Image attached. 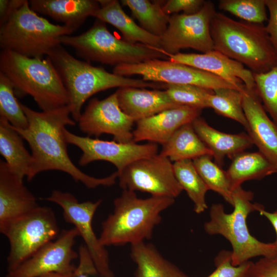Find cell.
<instances>
[{
  "label": "cell",
  "mask_w": 277,
  "mask_h": 277,
  "mask_svg": "<svg viewBox=\"0 0 277 277\" xmlns=\"http://www.w3.org/2000/svg\"><path fill=\"white\" fill-rule=\"evenodd\" d=\"M21 105L28 126L25 129L12 127L27 142L31 151V163L27 177L28 181L42 172L57 170L68 174L75 182L82 183L89 189L101 186L110 187L115 183L117 171L97 178L83 172L71 160L64 130L67 125H75V121L71 118L69 105L48 112H38L22 103Z\"/></svg>",
  "instance_id": "1"
},
{
  "label": "cell",
  "mask_w": 277,
  "mask_h": 277,
  "mask_svg": "<svg viewBox=\"0 0 277 277\" xmlns=\"http://www.w3.org/2000/svg\"><path fill=\"white\" fill-rule=\"evenodd\" d=\"M174 201L156 196L140 199L135 191L123 190L114 200L113 212L102 223L100 242L105 247L131 246L151 239L154 227L161 222V213Z\"/></svg>",
  "instance_id": "2"
},
{
  "label": "cell",
  "mask_w": 277,
  "mask_h": 277,
  "mask_svg": "<svg viewBox=\"0 0 277 277\" xmlns=\"http://www.w3.org/2000/svg\"><path fill=\"white\" fill-rule=\"evenodd\" d=\"M214 50L246 66L253 73H265L277 63L263 24L237 21L216 12L210 23Z\"/></svg>",
  "instance_id": "3"
},
{
  "label": "cell",
  "mask_w": 277,
  "mask_h": 277,
  "mask_svg": "<svg viewBox=\"0 0 277 277\" xmlns=\"http://www.w3.org/2000/svg\"><path fill=\"white\" fill-rule=\"evenodd\" d=\"M62 79L69 98L72 118L78 122L85 102L93 94L114 87H165L163 83L130 78L110 73L102 67L76 59L60 45L47 55Z\"/></svg>",
  "instance_id": "4"
},
{
  "label": "cell",
  "mask_w": 277,
  "mask_h": 277,
  "mask_svg": "<svg viewBox=\"0 0 277 277\" xmlns=\"http://www.w3.org/2000/svg\"><path fill=\"white\" fill-rule=\"evenodd\" d=\"M0 72L11 81L16 95H31L42 111H52L69 104L62 79L47 56L45 59L28 57L2 50Z\"/></svg>",
  "instance_id": "5"
},
{
  "label": "cell",
  "mask_w": 277,
  "mask_h": 277,
  "mask_svg": "<svg viewBox=\"0 0 277 277\" xmlns=\"http://www.w3.org/2000/svg\"><path fill=\"white\" fill-rule=\"evenodd\" d=\"M253 193L242 187L232 191L233 210L227 213L221 204H214L210 209V220L204 225L205 232L210 235L220 234L226 238L232 246L231 261L239 265L256 256L270 257L277 255L274 242L264 243L250 233L247 224L248 215L259 211L263 205L253 203Z\"/></svg>",
  "instance_id": "6"
},
{
  "label": "cell",
  "mask_w": 277,
  "mask_h": 277,
  "mask_svg": "<svg viewBox=\"0 0 277 277\" xmlns=\"http://www.w3.org/2000/svg\"><path fill=\"white\" fill-rule=\"evenodd\" d=\"M73 30L65 25H55L39 16L25 3L9 19L0 26V46L32 58L47 56L61 45L60 38L71 34Z\"/></svg>",
  "instance_id": "7"
},
{
  "label": "cell",
  "mask_w": 277,
  "mask_h": 277,
  "mask_svg": "<svg viewBox=\"0 0 277 277\" xmlns=\"http://www.w3.org/2000/svg\"><path fill=\"white\" fill-rule=\"evenodd\" d=\"M60 43L71 47L79 57L111 65L135 64L153 59L168 60L153 47L141 43L131 44L121 39L97 19L88 30L75 36L64 35Z\"/></svg>",
  "instance_id": "8"
},
{
  "label": "cell",
  "mask_w": 277,
  "mask_h": 277,
  "mask_svg": "<svg viewBox=\"0 0 277 277\" xmlns=\"http://www.w3.org/2000/svg\"><path fill=\"white\" fill-rule=\"evenodd\" d=\"M0 232L8 239L9 243L7 272L17 268L60 234L53 210L40 206L0 227Z\"/></svg>",
  "instance_id": "9"
},
{
  "label": "cell",
  "mask_w": 277,
  "mask_h": 277,
  "mask_svg": "<svg viewBox=\"0 0 277 277\" xmlns=\"http://www.w3.org/2000/svg\"><path fill=\"white\" fill-rule=\"evenodd\" d=\"M113 73L125 77L137 74L145 81L166 84L191 85L213 91L220 88L239 91L214 74L168 60L157 58L138 64L118 65L114 66Z\"/></svg>",
  "instance_id": "10"
},
{
  "label": "cell",
  "mask_w": 277,
  "mask_h": 277,
  "mask_svg": "<svg viewBox=\"0 0 277 277\" xmlns=\"http://www.w3.org/2000/svg\"><path fill=\"white\" fill-rule=\"evenodd\" d=\"M118 175L123 190L174 199L183 191L175 176L173 163L160 154L133 162Z\"/></svg>",
  "instance_id": "11"
},
{
  "label": "cell",
  "mask_w": 277,
  "mask_h": 277,
  "mask_svg": "<svg viewBox=\"0 0 277 277\" xmlns=\"http://www.w3.org/2000/svg\"><path fill=\"white\" fill-rule=\"evenodd\" d=\"M213 2L205 1L193 14H173L167 30L161 37L162 51L171 54L181 49L192 48L203 53L214 50L210 23L216 13Z\"/></svg>",
  "instance_id": "12"
},
{
  "label": "cell",
  "mask_w": 277,
  "mask_h": 277,
  "mask_svg": "<svg viewBox=\"0 0 277 277\" xmlns=\"http://www.w3.org/2000/svg\"><path fill=\"white\" fill-rule=\"evenodd\" d=\"M48 201L60 206L65 221L74 225L84 242L99 274L100 277H114L109 264L108 251L97 238L92 228L94 214L102 200L80 203L68 192L54 190L46 197Z\"/></svg>",
  "instance_id": "13"
},
{
  "label": "cell",
  "mask_w": 277,
  "mask_h": 277,
  "mask_svg": "<svg viewBox=\"0 0 277 277\" xmlns=\"http://www.w3.org/2000/svg\"><path fill=\"white\" fill-rule=\"evenodd\" d=\"M64 135L67 144L79 148L82 154L78 161L81 166H86L95 161H105L115 166L118 173L137 160L157 154L156 144H138L133 141L121 143L105 141L89 136L75 135L66 128Z\"/></svg>",
  "instance_id": "14"
},
{
  "label": "cell",
  "mask_w": 277,
  "mask_h": 277,
  "mask_svg": "<svg viewBox=\"0 0 277 277\" xmlns=\"http://www.w3.org/2000/svg\"><path fill=\"white\" fill-rule=\"evenodd\" d=\"M79 236L73 227L63 230L58 237L39 249L15 269L8 271L5 277H37L50 273H72L76 266L72 263L78 258L73 249Z\"/></svg>",
  "instance_id": "15"
},
{
  "label": "cell",
  "mask_w": 277,
  "mask_h": 277,
  "mask_svg": "<svg viewBox=\"0 0 277 277\" xmlns=\"http://www.w3.org/2000/svg\"><path fill=\"white\" fill-rule=\"evenodd\" d=\"M134 122L121 109L115 92L103 100L91 99L78 121L80 130L88 136L108 134L121 143L133 141Z\"/></svg>",
  "instance_id": "16"
},
{
  "label": "cell",
  "mask_w": 277,
  "mask_h": 277,
  "mask_svg": "<svg viewBox=\"0 0 277 277\" xmlns=\"http://www.w3.org/2000/svg\"><path fill=\"white\" fill-rule=\"evenodd\" d=\"M154 48L167 56L168 60L214 74L235 87L240 92L245 86L249 90L255 89L253 73L219 51L212 50L201 54L179 52L171 54Z\"/></svg>",
  "instance_id": "17"
},
{
  "label": "cell",
  "mask_w": 277,
  "mask_h": 277,
  "mask_svg": "<svg viewBox=\"0 0 277 277\" xmlns=\"http://www.w3.org/2000/svg\"><path fill=\"white\" fill-rule=\"evenodd\" d=\"M240 92L248 134L259 151L277 167V126L267 115L255 89L245 86Z\"/></svg>",
  "instance_id": "18"
},
{
  "label": "cell",
  "mask_w": 277,
  "mask_h": 277,
  "mask_svg": "<svg viewBox=\"0 0 277 277\" xmlns=\"http://www.w3.org/2000/svg\"><path fill=\"white\" fill-rule=\"evenodd\" d=\"M202 109L185 105L171 108L136 122L133 141L166 144L182 126L200 116Z\"/></svg>",
  "instance_id": "19"
},
{
  "label": "cell",
  "mask_w": 277,
  "mask_h": 277,
  "mask_svg": "<svg viewBox=\"0 0 277 277\" xmlns=\"http://www.w3.org/2000/svg\"><path fill=\"white\" fill-rule=\"evenodd\" d=\"M23 180L0 160V227L39 206Z\"/></svg>",
  "instance_id": "20"
},
{
  "label": "cell",
  "mask_w": 277,
  "mask_h": 277,
  "mask_svg": "<svg viewBox=\"0 0 277 277\" xmlns=\"http://www.w3.org/2000/svg\"><path fill=\"white\" fill-rule=\"evenodd\" d=\"M115 92L122 110L135 122L181 106L170 98L166 90L123 87Z\"/></svg>",
  "instance_id": "21"
},
{
  "label": "cell",
  "mask_w": 277,
  "mask_h": 277,
  "mask_svg": "<svg viewBox=\"0 0 277 277\" xmlns=\"http://www.w3.org/2000/svg\"><path fill=\"white\" fill-rule=\"evenodd\" d=\"M191 124L196 133L211 151L214 162L220 166L225 157L232 159L254 145L248 134H231L219 131L200 116Z\"/></svg>",
  "instance_id": "22"
},
{
  "label": "cell",
  "mask_w": 277,
  "mask_h": 277,
  "mask_svg": "<svg viewBox=\"0 0 277 277\" xmlns=\"http://www.w3.org/2000/svg\"><path fill=\"white\" fill-rule=\"evenodd\" d=\"M30 8L37 13L47 15L63 23L73 31L100 7L94 0H31Z\"/></svg>",
  "instance_id": "23"
},
{
  "label": "cell",
  "mask_w": 277,
  "mask_h": 277,
  "mask_svg": "<svg viewBox=\"0 0 277 277\" xmlns=\"http://www.w3.org/2000/svg\"><path fill=\"white\" fill-rule=\"evenodd\" d=\"M100 7L92 15L117 28L123 39L131 44L141 43L161 48V37L154 35L138 26L123 10L116 0L98 1Z\"/></svg>",
  "instance_id": "24"
},
{
  "label": "cell",
  "mask_w": 277,
  "mask_h": 277,
  "mask_svg": "<svg viewBox=\"0 0 277 277\" xmlns=\"http://www.w3.org/2000/svg\"><path fill=\"white\" fill-rule=\"evenodd\" d=\"M226 172L233 190L245 181L261 180L277 173V167L260 151H244L232 159Z\"/></svg>",
  "instance_id": "25"
},
{
  "label": "cell",
  "mask_w": 277,
  "mask_h": 277,
  "mask_svg": "<svg viewBox=\"0 0 277 277\" xmlns=\"http://www.w3.org/2000/svg\"><path fill=\"white\" fill-rule=\"evenodd\" d=\"M131 258L136 265L135 277H188L145 242L131 245Z\"/></svg>",
  "instance_id": "26"
},
{
  "label": "cell",
  "mask_w": 277,
  "mask_h": 277,
  "mask_svg": "<svg viewBox=\"0 0 277 277\" xmlns=\"http://www.w3.org/2000/svg\"><path fill=\"white\" fill-rule=\"evenodd\" d=\"M22 136L8 121L0 117V153L10 169L19 177H27L32 156Z\"/></svg>",
  "instance_id": "27"
},
{
  "label": "cell",
  "mask_w": 277,
  "mask_h": 277,
  "mask_svg": "<svg viewBox=\"0 0 277 277\" xmlns=\"http://www.w3.org/2000/svg\"><path fill=\"white\" fill-rule=\"evenodd\" d=\"M159 154L174 162L193 160L204 155H210L212 157L211 151L196 133L191 123L186 124L177 129L163 145Z\"/></svg>",
  "instance_id": "28"
},
{
  "label": "cell",
  "mask_w": 277,
  "mask_h": 277,
  "mask_svg": "<svg viewBox=\"0 0 277 277\" xmlns=\"http://www.w3.org/2000/svg\"><path fill=\"white\" fill-rule=\"evenodd\" d=\"M175 176L194 204L197 214L207 209L206 194L208 188L196 170L192 160H186L173 163Z\"/></svg>",
  "instance_id": "29"
},
{
  "label": "cell",
  "mask_w": 277,
  "mask_h": 277,
  "mask_svg": "<svg viewBox=\"0 0 277 277\" xmlns=\"http://www.w3.org/2000/svg\"><path fill=\"white\" fill-rule=\"evenodd\" d=\"M121 3L130 9L141 27L148 32L159 37L165 32L170 16L164 12L160 1L123 0Z\"/></svg>",
  "instance_id": "30"
},
{
  "label": "cell",
  "mask_w": 277,
  "mask_h": 277,
  "mask_svg": "<svg viewBox=\"0 0 277 277\" xmlns=\"http://www.w3.org/2000/svg\"><path fill=\"white\" fill-rule=\"evenodd\" d=\"M210 155H204L192 160L194 166L208 188L219 194L232 205V189L226 171L212 160Z\"/></svg>",
  "instance_id": "31"
},
{
  "label": "cell",
  "mask_w": 277,
  "mask_h": 277,
  "mask_svg": "<svg viewBox=\"0 0 277 277\" xmlns=\"http://www.w3.org/2000/svg\"><path fill=\"white\" fill-rule=\"evenodd\" d=\"M208 106L216 113L239 123L247 130L248 123L240 91L230 88L214 90L208 96Z\"/></svg>",
  "instance_id": "32"
},
{
  "label": "cell",
  "mask_w": 277,
  "mask_h": 277,
  "mask_svg": "<svg viewBox=\"0 0 277 277\" xmlns=\"http://www.w3.org/2000/svg\"><path fill=\"white\" fill-rule=\"evenodd\" d=\"M0 117L7 120L12 127L25 129L27 118L17 101L14 87L9 79L0 72Z\"/></svg>",
  "instance_id": "33"
},
{
  "label": "cell",
  "mask_w": 277,
  "mask_h": 277,
  "mask_svg": "<svg viewBox=\"0 0 277 277\" xmlns=\"http://www.w3.org/2000/svg\"><path fill=\"white\" fill-rule=\"evenodd\" d=\"M253 75L256 93L277 126V63L269 71Z\"/></svg>",
  "instance_id": "34"
},
{
  "label": "cell",
  "mask_w": 277,
  "mask_h": 277,
  "mask_svg": "<svg viewBox=\"0 0 277 277\" xmlns=\"http://www.w3.org/2000/svg\"><path fill=\"white\" fill-rule=\"evenodd\" d=\"M218 6L245 22L263 24L268 19L265 0H221Z\"/></svg>",
  "instance_id": "35"
},
{
  "label": "cell",
  "mask_w": 277,
  "mask_h": 277,
  "mask_svg": "<svg viewBox=\"0 0 277 277\" xmlns=\"http://www.w3.org/2000/svg\"><path fill=\"white\" fill-rule=\"evenodd\" d=\"M165 90L175 103L202 110L208 108V96L213 91L194 85L171 84H166Z\"/></svg>",
  "instance_id": "36"
},
{
  "label": "cell",
  "mask_w": 277,
  "mask_h": 277,
  "mask_svg": "<svg viewBox=\"0 0 277 277\" xmlns=\"http://www.w3.org/2000/svg\"><path fill=\"white\" fill-rule=\"evenodd\" d=\"M252 263L248 261L234 266L231 261V251L223 250L215 258V269L207 277H248Z\"/></svg>",
  "instance_id": "37"
},
{
  "label": "cell",
  "mask_w": 277,
  "mask_h": 277,
  "mask_svg": "<svg viewBox=\"0 0 277 277\" xmlns=\"http://www.w3.org/2000/svg\"><path fill=\"white\" fill-rule=\"evenodd\" d=\"M78 253V264L72 277H100L94 262L84 244L79 246Z\"/></svg>",
  "instance_id": "38"
},
{
  "label": "cell",
  "mask_w": 277,
  "mask_h": 277,
  "mask_svg": "<svg viewBox=\"0 0 277 277\" xmlns=\"http://www.w3.org/2000/svg\"><path fill=\"white\" fill-rule=\"evenodd\" d=\"M205 2L203 0H169L162 5V9L168 15L180 11H183L185 14H193L201 9Z\"/></svg>",
  "instance_id": "39"
},
{
  "label": "cell",
  "mask_w": 277,
  "mask_h": 277,
  "mask_svg": "<svg viewBox=\"0 0 277 277\" xmlns=\"http://www.w3.org/2000/svg\"><path fill=\"white\" fill-rule=\"evenodd\" d=\"M248 277H277V255L253 263Z\"/></svg>",
  "instance_id": "40"
},
{
  "label": "cell",
  "mask_w": 277,
  "mask_h": 277,
  "mask_svg": "<svg viewBox=\"0 0 277 277\" xmlns=\"http://www.w3.org/2000/svg\"><path fill=\"white\" fill-rule=\"evenodd\" d=\"M269 13L265 29L272 46L277 54V0H265Z\"/></svg>",
  "instance_id": "41"
},
{
  "label": "cell",
  "mask_w": 277,
  "mask_h": 277,
  "mask_svg": "<svg viewBox=\"0 0 277 277\" xmlns=\"http://www.w3.org/2000/svg\"><path fill=\"white\" fill-rule=\"evenodd\" d=\"M26 0H1L0 26L6 23Z\"/></svg>",
  "instance_id": "42"
},
{
  "label": "cell",
  "mask_w": 277,
  "mask_h": 277,
  "mask_svg": "<svg viewBox=\"0 0 277 277\" xmlns=\"http://www.w3.org/2000/svg\"><path fill=\"white\" fill-rule=\"evenodd\" d=\"M259 212L261 215L265 216L270 222L273 226L276 236V240L274 243L277 246V212H268L265 210L264 208L261 209Z\"/></svg>",
  "instance_id": "43"
},
{
  "label": "cell",
  "mask_w": 277,
  "mask_h": 277,
  "mask_svg": "<svg viewBox=\"0 0 277 277\" xmlns=\"http://www.w3.org/2000/svg\"><path fill=\"white\" fill-rule=\"evenodd\" d=\"M73 273H62L60 272H50L39 275L37 277H72Z\"/></svg>",
  "instance_id": "44"
},
{
  "label": "cell",
  "mask_w": 277,
  "mask_h": 277,
  "mask_svg": "<svg viewBox=\"0 0 277 277\" xmlns=\"http://www.w3.org/2000/svg\"><path fill=\"white\" fill-rule=\"evenodd\" d=\"M275 211H276V212H277V209H276V210H275Z\"/></svg>",
  "instance_id": "45"
}]
</instances>
